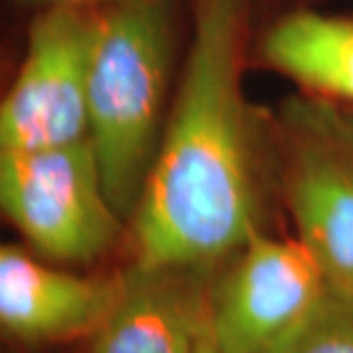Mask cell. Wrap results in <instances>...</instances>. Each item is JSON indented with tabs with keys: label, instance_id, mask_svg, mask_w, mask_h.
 Listing matches in <instances>:
<instances>
[{
	"label": "cell",
	"instance_id": "obj_1",
	"mask_svg": "<svg viewBox=\"0 0 353 353\" xmlns=\"http://www.w3.org/2000/svg\"><path fill=\"white\" fill-rule=\"evenodd\" d=\"M245 0H195L174 110L133 211L136 264L209 268L259 230L241 92Z\"/></svg>",
	"mask_w": 353,
	"mask_h": 353
},
{
	"label": "cell",
	"instance_id": "obj_2",
	"mask_svg": "<svg viewBox=\"0 0 353 353\" xmlns=\"http://www.w3.org/2000/svg\"><path fill=\"white\" fill-rule=\"evenodd\" d=\"M170 28L163 0H122L92 17L88 124L103 188L133 216L159 150Z\"/></svg>",
	"mask_w": 353,
	"mask_h": 353
},
{
	"label": "cell",
	"instance_id": "obj_3",
	"mask_svg": "<svg viewBox=\"0 0 353 353\" xmlns=\"http://www.w3.org/2000/svg\"><path fill=\"white\" fill-rule=\"evenodd\" d=\"M0 204L39 255L92 262L119 230L92 140L46 150L0 152Z\"/></svg>",
	"mask_w": 353,
	"mask_h": 353
},
{
	"label": "cell",
	"instance_id": "obj_4",
	"mask_svg": "<svg viewBox=\"0 0 353 353\" xmlns=\"http://www.w3.org/2000/svg\"><path fill=\"white\" fill-rule=\"evenodd\" d=\"M90 46L88 12L44 10L32 21L23 65L0 105V152L46 150L90 138Z\"/></svg>",
	"mask_w": 353,
	"mask_h": 353
},
{
	"label": "cell",
	"instance_id": "obj_5",
	"mask_svg": "<svg viewBox=\"0 0 353 353\" xmlns=\"http://www.w3.org/2000/svg\"><path fill=\"white\" fill-rule=\"evenodd\" d=\"M328 278L299 239L257 230L211 285V335L223 353H266L328 289Z\"/></svg>",
	"mask_w": 353,
	"mask_h": 353
},
{
	"label": "cell",
	"instance_id": "obj_6",
	"mask_svg": "<svg viewBox=\"0 0 353 353\" xmlns=\"http://www.w3.org/2000/svg\"><path fill=\"white\" fill-rule=\"evenodd\" d=\"M204 271L133 264L117 278V296L90 335V353H200L211 333Z\"/></svg>",
	"mask_w": 353,
	"mask_h": 353
},
{
	"label": "cell",
	"instance_id": "obj_7",
	"mask_svg": "<svg viewBox=\"0 0 353 353\" xmlns=\"http://www.w3.org/2000/svg\"><path fill=\"white\" fill-rule=\"evenodd\" d=\"M117 296V278H85L48 266L17 245L0 250V321L23 342L92 335Z\"/></svg>",
	"mask_w": 353,
	"mask_h": 353
},
{
	"label": "cell",
	"instance_id": "obj_8",
	"mask_svg": "<svg viewBox=\"0 0 353 353\" xmlns=\"http://www.w3.org/2000/svg\"><path fill=\"white\" fill-rule=\"evenodd\" d=\"M287 202L299 241L333 287L353 289V163L328 150H305L294 161Z\"/></svg>",
	"mask_w": 353,
	"mask_h": 353
},
{
	"label": "cell",
	"instance_id": "obj_9",
	"mask_svg": "<svg viewBox=\"0 0 353 353\" xmlns=\"http://www.w3.org/2000/svg\"><path fill=\"white\" fill-rule=\"evenodd\" d=\"M262 58L307 90L353 103V19L289 14L266 32Z\"/></svg>",
	"mask_w": 353,
	"mask_h": 353
},
{
	"label": "cell",
	"instance_id": "obj_10",
	"mask_svg": "<svg viewBox=\"0 0 353 353\" xmlns=\"http://www.w3.org/2000/svg\"><path fill=\"white\" fill-rule=\"evenodd\" d=\"M266 353H353V289L328 285L316 305Z\"/></svg>",
	"mask_w": 353,
	"mask_h": 353
},
{
	"label": "cell",
	"instance_id": "obj_11",
	"mask_svg": "<svg viewBox=\"0 0 353 353\" xmlns=\"http://www.w3.org/2000/svg\"><path fill=\"white\" fill-rule=\"evenodd\" d=\"M28 5H37L41 10H81L88 12L90 7H108L115 3H122V0H23Z\"/></svg>",
	"mask_w": 353,
	"mask_h": 353
},
{
	"label": "cell",
	"instance_id": "obj_12",
	"mask_svg": "<svg viewBox=\"0 0 353 353\" xmlns=\"http://www.w3.org/2000/svg\"><path fill=\"white\" fill-rule=\"evenodd\" d=\"M200 353H223V351L218 349V344L214 342V335L209 333V337H207V340H204V344H202Z\"/></svg>",
	"mask_w": 353,
	"mask_h": 353
}]
</instances>
